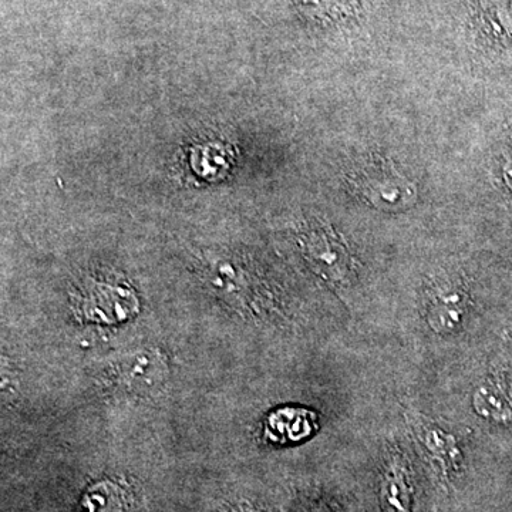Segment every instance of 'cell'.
Listing matches in <instances>:
<instances>
[{
    "label": "cell",
    "mask_w": 512,
    "mask_h": 512,
    "mask_svg": "<svg viewBox=\"0 0 512 512\" xmlns=\"http://www.w3.org/2000/svg\"><path fill=\"white\" fill-rule=\"evenodd\" d=\"M76 305L89 322L113 325L136 315L140 303L130 286L99 281L84 286Z\"/></svg>",
    "instance_id": "1"
},
{
    "label": "cell",
    "mask_w": 512,
    "mask_h": 512,
    "mask_svg": "<svg viewBox=\"0 0 512 512\" xmlns=\"http://www.w3.org/2000/svg\"><path fill=\"white\" fill-rule=\"evenodd\" d=\"M303 254L313 268L328 281L342 282L348 279L352 262L348 249L328 228H313L301 238Z\"/></svg>",
    "instance_id": "2"
},
{
    "label": "cell",
    "mask_w": 512,
    "mask_h": 512,
    "mask_svg": "<svg viewBox=\"0 0 512 512\" xmlns=\"http://www.w3.org/2000/svg\"><path fill=\"white\" fill-rule=\"evenodd\" d=\"M114 375L128 392H153L167 379V360L154 350H140L119 360L114 366Z\"/></svg>",
    "instance_id": "3"
},
{
    "label": "cell",
    "mask_w": 512,
    "mask_h": 512,
    "mask_svg": "<svg viewBox=\"0 0 512 512\" xmlns=\"http://www.w3.org/2000/svg\"><path fill=\"white\" fill-rule=\"evenodd\" d=\"M356 184L370 201L397 207L413 197V185L382 161L370 163L362 173L357 174Z\"/></svg>",
    "instance_id": "4"
},
{
    "label": "cell",
    "mask_w": 512,
    "mask_h": 512,
    "mask_svg": "<svg viewBox=\"0 0 512 512\" xmlns=\"http://www.w3.org/2000/svg\"><path fill=\"white\" fill-rule=\"evenodd\" d=\"M466 312V298L460 289H439L431 302V325L437 329H454Z\"/></svg>",
    "instance_id": "5"
},
{
    "label": "cell",
    "mask_w": 512,
    "mask_h": 512,
    "mask_svg": "<svg viewBox=\"0 0 512 512\" xmlns=\"http://www.w3.org/2000/svg\"><path fill=\"white\" fill-rule=\"evenodd\" d=\"M231 151L221 144H208L192 151V165L201 177H215L228 167Z\"/></svg>",
    "instance_id": "6"
},
{
    "label": "cell",
    "mask_w": 512,
    "mask_h": 512,
    "mask_svg": "<svg viewBox=\"0 0 512 512\" xmlns=\"http://www.w3.org/2000/svg\"><path fill=\"white\" fill-rule=\"evenodd\" d=\"M355 0H298L302 8L316 18H339L346 15Z\"/></svg>",
    "instance_id": "7"
},
{
    "label": "cell",
    "mask_w": 512,
    "mask_h": 512,
    "mask_svg": "<svg viewBox=\"0 0 512 512\" xmlns=\"http://www.w3.org/2000/svg\"><path fill=\"white\" fill-rule=\"evenodd\" d=\"M504 178L510 190H512V153L508 156L504 165Z\"/></svg>",
    "instance_id": "8"
},
{
    "label": "cell",
    "mask_w": 512,
    "mask_h": 512,
    "mask_svg": "<svg viewBox=\"0 0 512 512\" xmlns=\"http://www.w3.org/2000/svg\"><path fill=\"white\" fill-rule=\"evenodd\" d=\"M237 512H241V511H237Z\"/></svg>",
    "instance_id": "9"
}]
</instances>
